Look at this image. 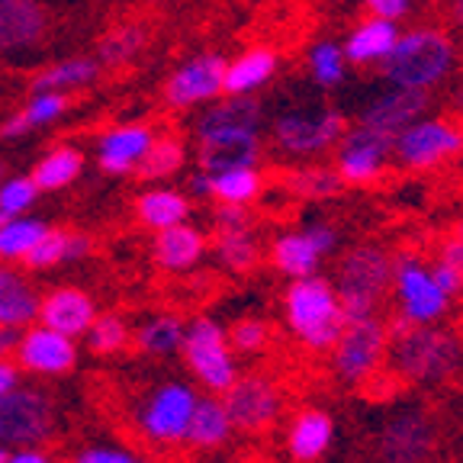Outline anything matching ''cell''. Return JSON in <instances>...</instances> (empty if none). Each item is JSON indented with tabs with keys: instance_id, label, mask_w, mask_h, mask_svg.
Instances as JSON below:
<instances>
[{
	"instance_id": "cell-1",
	"label": "cell",
	"mask_w": 463,
	"mask_h": 463,
	"mask_svg": "<svg viewBox=\"0 0 463 463\" xmlns=\"http://www.w3.org/2000/svg\"><path fill=\"white\" fill-rule=\"evenodd\" d=\"M386 322V370L405 386L448 383L463 367V338L444 322L415 326L402 312H392Z\"/></svg>"
},
{
	"instance_id": "cell-2",
	"label": "cell",
	"mask_w": 463,
	"mask_h": 463,
	"mask_svg": "<svg viewBox=\"0 0 463 463\" xmlns=\"http://www.w3.org/2000/svg\"><path fill=\"white\" fill-rule=\"evenodd\" d=\"M280 312L287 332L309 354H328L347 322L338 289L322 274L293 277L289 287L283 289Z\"/></svg>"
},
{
	"instance_id": "cell-3",
	"label": "cell",
	"mask_w": 463,
	"mask_h": 463,
	"mask_svg": "<svg viewBox=\"0 0 463 463\" xmlns=\"http://www.w3.org/2000/svg\"><path fill=\"white\" fill-rule=\"evenodd\" d=\"M335 289L347 322L380 316L392 293V254L383 245L361 241L347 248L335 268Z\"/></svg>"
},
{
	"instance_id": "cell-4",
	"label": "cell",
	"mask_w": 463,
	"mask_h": 463,
	"mask_svg": "<svg viewBox=\"0 0 463 463\" xmlns=\"http://www.w3.org/2000/svg\"><path fill=\"white\" fill-rule=\"evenodd\" d=\"M383 78L399 87L428 90L454 68V43L441 29H412L392 43L383 58Z\"/></svg>"
},
{
	"instance_id": "cell-5",
	"label": "cell",
	"mask_w": 463,
	"mask_h": 463,
	"mask_svg": "<svg viewBox=\"0 0 463 463\" xmlns=\"http://www.w3.org/2000/svg\"><path fill=\"white\" fill-rule=\"evenodd\" d=\"M332 376L347 390L364 392L386 370V322L383 316L345 322L328 351Z\"/></svg>"
},
{
	"instance_id": "cell-6",
	"label": "cell",
	"mask_w": 463,
	"mask_h": 463,
	"mask_svg": "<svg viewBox=\"0 0 463 463\" xmlns=\"http://www.w3.org/2000/svg\"><path fill=\"white\" fill-rule=\"evenodd\" d=\"M196 399L200 392L187 380H161L138 399L132 425L155 448H181Z\"/></svg>"
},
{
	"instance_id": "cell-7",
	"label": "cell",
	"mask_w": 463,
	"mask_h": 463,
	"mask_svg": "<svg viewBox=\"0 0 463 463\" xmlns=\"http://www.w3.org/2000/svg\"><path fill=\"white\" fill-rule=\"evenodd\" d=\"M181 357L194 376V383L213 396H222L241 373L239 357L229 345V332L213 316H196L184 328Z\"/></svg>"
},
{
	"instance_id": "cell-8",
	"label": "cell",
	"mask_w": 463,
	"mask_h": 463,
	"mask_svg": "<svg viewBox=\"0 0 463 463\" xmlns=\"http://www.w3.org/2000/svg\"><path fill=\"white\" fill-rule=\"evenodd\" d=\"M441 441L438 419L425 405H399L373 434L376 463H428Z\"/></svg>"
},
{
	"instance_id": "cell-9",
	"label": "cell",
	"mask_w": 463,
	"mask_h": 463,
	"mask_svg": "<svg viewBox=\"0 0 463 463\" xmlns=\"http://www.w3.org/2000/svg\"><path fill=\"white\" fill-rule=\"evenodd\" d=\"M58 409L55 399L39 386H16L0 396V444L26 448L55 438Z\"/></svg>"
},
{
	"instance_id": "cell-10",
	"label": "cell",
	"mask_w": 463,
	"mask_h": 463,
	"mask_svg": "<svg viewBox=\"0 0 463 463\" xmlns=\"http://www.w3.org/2000/svg\"><path fill=\"white\" fill-rule=\"evenodd\" d=\"M392 297H396V312H402L415 326L444 322L450 312V299L434 283L425 258L415 251L392 254Z\"/></svg>"
},
{
	"instance_id": "cell-11",
	"label": "cell",
	"mask_w": 463,
	"mask_h": 463,
	"mask_svg": "<svg viewBox=\"0 0 463 463\" xmlns=\"http://www.w3.org/2000/svg\"><path fill=\"white\" fill-rule=\"evenodd\" d=\"M222 402L235 431L245 434H268L283 419V390L268 373H239Z\"/></svg>"
},
{
	"instance_id": "cell-12",
	"label": "cell",
	"mask_w": 463,
	"mask_h": 463,
	"mask_svg": "<svg viewBox=\"0 0 463 463\" xmlns=\"http://www.w3.org/2000/svg\"><path fill=\"white\" fill-rule=\"evenodd\" d=\"M347 132V119L338 109H287L274 119V142L283 155L309 158L338 145Z\"/></svg>"
},
{
	"instance_id": "cell-13",
	"label": "cell",
	"mask_w": 463,
	"mask_h": 463,
	"mask_svg": "<svg viewBox=\"0 0 463 463\" xmlns=\"http://www.w3.org/2000/svg\"><path fill=\"white\" fill-rule=\"evenodd\" d=\"M463 152V129L450 119H415L392 138V155L409 171H428Z\"/></svg>"
},
{
	"instance_id": "cell-14",
	"label": "cell",
	"mask_w": 463,
	"mask_h": 463,
	"mask_svg": "<svg viewBox=\"0 0 463 463\" xmlns=\"http://www.w3.org/2000/svg\"><path fill=\"white\" fill-rule=\"evenodd\" d=\"M338 229L328 222H309L303 229H287L270 241V264L283 277L318 274V264L338 251Z\"/></svg>"
},
{
	"instance_id": "cell-15",
	"label": "cell",
	"mask_w": 463,
	"mask_h": 463,
	"mask_svg": "<svg viewBox=\"0 0 463 463\" xmlns=\"http://www.w3.org/2000/svg\"><path fill=\"white\" fill-rule=\"evenodd\" d=\"M213 251L229 274H248L258 268L260 241L254 235L248 206H229L219 203L213 216Z\"/></svg>"
},
{
	"instance_id": "cell-16",
	"label": "cell",
	"mask_w": 463,
	"mask_h": 463,
	"mask_svg": "<svg viewBox=\"0 0 463 463\" xmlns=\"http://www.w3.org/2000/svg\"><path fill=\"white\" fill-rule=\"evenodd\" d=\"M14 361L23 373L33 376H65L78 367V338L55 332L49 326H26L20 328Z\"/></svg>"
},
{
	"instance_id": "cell-17",
	"label": "cell",
	"mask_w": 463,
	"mask_h": 463,
	"mask_svg": "<svg viewBox=\"0 0 463 463\" xmlns=\"http://www.w3.org/2000/svg\"><path fill=\"white\" fill-rule=\"evenodd\" d=\"M222 74H225V58L216 55V52H200V55L187 58L165 84L167 107L194 109L200 103L219 100L222 97Z\"/></svg>"
},
{
	"instance_id": "cell-18",
	"label": "cell",
	"mask_w": 463,
	"mask_h": 463,
	"mask_svg": "<svg viewBox=\"0 0 463 463\" xmlns=\"http://www.w3.org/2000/svg\"><path fill=\"white\" fill-rule=\"evenodd\" d=\"M338 425L322 405H303L283 428V450L293 463H322L335 448Z\"/></svg>"
},
{
	"instance_id": "cell-19",
	"label": "cell",
	"mask_w": 463,
	"mask_h": 463,
	"mask_svg": "<svg viewBox=\"0 0 463 463\" xmlns=\"http://www.w3.org/2000/svg\"><path fill=\"white\" fill-rule=\"evenodd\" d=\"M392 155V142L376 132L357 129L345 132L341 138V152H338V167L335 171L341 174L345 184H354V187H364V184H373L383 177L386 171V158Z\"/></svg>"
},
{
	"instance_id": "cell-20",
	"label": "cell",
	"mask_w": 463,
	"mask_h": 463,
	"mask_svg": "<svg viewBox=\"0 0 463 463\" xmlns=\"http://www.w3.org/2000/svg\"><path fill=\"white\" fill-rule=\"evenodd\" d=\"M428 107V90L419 87H390L373 103H367L361 113V126L383 138H396L405 126H412Z\"/></svg>"
},
{
	"instance_id": "cell-21",
	"label": "cell",
	"mask_w": 463,
	"mask_h": 463,
	"mask_svg": "<svg viewBox=\"0 0 463 463\" xmlns=\"http://www.w3.org/2000/svg\"><path fill=\"white\" fill-rule=\"evenodd\" d=\"M264 142L254 129H222L196 138L200 171H229V167H258Z\"/></svg>"
},
{
	"instance_id": "cell-22",
	"label": "cell",
	"mask_w": 463,
	"mask_h": 463,
	"mask_svg": "<svg viewBox=\"0 0 463 463\" xmlns=\"http://www.w3.org/2000/svg\"><path fill=\"white\" fill-rule=\"evenodd\" d=\"M206 248H210V239L203 235V229H196L190 222H177L171 229L155 232L152 264L161 274L184 277L200 268V260L206 258Z\"/></svg>"
},
{
	"instance_id": "cell-23",
	"label": "cell",
	"mask_w": 463,
	"mask_h": 463,
	"mask_svg": "<svg viewBox=\"0 0 463 463\" xmlns=\"http://www.w3.org/2000/svg\"><path fill=\"white\" fill-rule=\"evenodd\" d=\"M155 142V129L145 123H123V126H109L100 138H97V165L103 174H113V177H126V174H136L138 161L145 158L148 145Z\"/></svg>"
},
{
	"instance_id": "cell-24",
	"label": "cell",
	"mask_w": 463,
	"mask_h": 463,
	"mask_svg": "<svg viewBox=\"0 0 463 463\" xmlns=\"http://www.w3.org/2000/svg\"><path fill=\"white\" fill-rule=\"evenodd\" d=\"M97 318L94 297L80 287H55L45 297H39L36 322L68 335V338H84L90 322Z\"/></svg>"
},
{
	"instance_id": "cell-25",
	"label": "cell",
	"mask_w": 463,
	"mask_h": 463,
	"mask_svg": "<svg viewBox=\"0 0 463 463\" xmlns=\"http://www.w3.org/2000/svg\"><path fill=\"white\" fill-rule=\"evenodd\" d=\"M190 190L203 200L229 203V206H251L264 194V177L258 167H229V171H196Z\"/></svg>"
},
{
	"instance_id": "cell-26",
	"label": "cell",
	"mask_w": 463,
	"mask_h": 463,
	"mask_svg": "<svg viewBox=\"0 0 463 463\" xmlns=\"http://www.w3.org/2000/svg\"><path fill=\"white\" fill-rule=\"evenodd\" d=\"M49 14L39 0H0V52H26L45 39Z\"/></svg>"
},
{
	"instance_id": "cell-27",
	"label": "cell",
	"mask_w": 463,
	"mask_h": 463,
	"mask_svg": "<svg viewBox=\"0 0 463 463\" xmlns=\"http://www.w3.org/2000/svg\"><path fill=\"white\" fill-rule=\"evenodd\" d=\"M232 434H235V425H232L229 412H225L222 396L206 392V396L196 399L184 444L190 450H196V454H216L232 441Z\"/></svg>"
},
{
	"instance_id": "cell-28",
	"label": "cell",
	"mask_w": 463,
	"mask_h": 463,
	"mask_svg": "<svg viewBox=\"0 0 463 463\" xmlns=\"http://www.w3.org/2000/svg\"><path fill=\"white\" fill-rule=\"evenodd\" d=\"M277 52L268 45H258V49L241 52L235 61H225L222 74V94L225 97H245L260 90L264 84H270V78L277 74Z\"/></svg>"
},
{
	"instance_id": "cell-29",
	"label": "cell",
	"mask_w": 463,
	"mask_h": 463,
	"mask_svg": "<svg viewBox=\"0 0 463 463\" xmlns=\"http://www.w3.org/2000/svg\"><path fill=\"white\" fill-rule=\"evenodd\" d=\"M39 316V293L23 270L0 260V326L26 328Z\"/></svg>"
},
{
	"instance_id": "cell-30",
	"label": "cell",
	"mask_w": 463,
	"mask_h": 463,
	"mask_svg": "<svg viewBox=\"0 0 463 463\" xmlns=\"http://www.w3.org/2000/svg\"><path fill=\"white\" fill-rule=\"evenodd\" d=\"M94 251V241L84 232L71 229H45L43 239L33 245V251L23 258L29 270H52L61 268V264H74V260H84L87 254Z\"/></svg>"
},
{
	"instance_id": "cell-31",
	"label": "cell",
	"mask_w": 463,
	"mask_h": 463,
	"mask_svg": "<svg viewBox=\"0 0 463 463\" xmlns=\"http://www.w3.org/2000/svg\"><path fill=\"white\" fill-rule=\"evenodd\" d=\"M68 107H71V97L61 94V90H33L29 100L0 126V136L14 142V138H23L29 132L45 129V126L58 123L68 113Z\"/></svg>"
},
{
	"instance_id": "cell-32",
	"label": "cell",
	"mask_w": 463,
	"mask_h": 463,
	"mask_svg": "<svg viewBox=\"0 0 463 463\" xmlns=\"http://www.w3.org/2000/svg\"><path fill=\"white\" fill-rule=\"evenodd\" d=\"M264 123V107L254 100V94L245 97H225V100H213L210 109H203L200 119L194 126V136H210V132H222V129H254L260 132Z\"/></svg>"
},
{
	"instance_id": "cell-33",
	"label": "cell",
	"mask_w": 463,
	"mask_h": 463,
	"mask_svg": "<svg viewBox=\"0 0 463 463\" xmlns=\"http://www.w3.org/2000/svg\"><path fill=\"white\" fill-rule=\"evenodd\" d=\"M190 213H194L190 196L181 194V190H171V187L145 190V194H138V200H136V219L152 232L171 229V225H177V222H187Z\"/></svg>"
},
{
	"instance_id": "cell-34",
	"label": "cell",
	"mask_w": 463,
	"mask_h": 463,
	"mask_svg": "<svg viewBox=\"0 0 463 463\" xmlns=\"http://www.w3.org/2000/svg\"><path fill=\"white\" fill-rule=\"evenodd\" d=\"M396 39H399L396 23L383 20V16H370V20L357 23V26L351 29V36H347V43H345V61H354V65L380 61V58L392 49Z\"/></svg>"
},
{
	"instance_id": "cell-35",
	"label": "cell",
	"mask_w": 463,
	"mask_h": 463,
	"mask_svg": "<svg viewBox=\"0 0 463 463\" xmlns=\"http://www.w3.org/2000/svg\"><path fill=\"white\" fill-rule=\"evenodd\" d=\"M145 45H148V26L138 20H126L103 33L94 58L100 61V68H126L142 55Z\"/></svg>"
},
{
	"instance_id": "cell-36",
	"label": "cell",
	"mask_w": 463,
	"mask_h": 463,
	"mask_svg": "<svg viewBox=\"0 0 463 463\" xmlns=\"http://www.w3.org/2000/svg\"><path fill=\"white\" fill-rule=\"evenodd\" d=\"M84 171V155L74 145H55L33 167V181H36L39 194H58V190L71 187Z\"/></svg>"
},
{
	"instance_id": "cell-37",
	"label": "cell",
	"mask_w": 463,
	"mask_h": 463,
	"mask_svg": "<svg viewBox=\"0 0 463 463\" xmlns=\"http://www.w3.org/2000/svg\"><path fill=\"white\" fill-rule=\"evenodd\" d=\"M100 61L90 55H71L61 58L55 65L43 68V71L33 78V90H61V94H71L80 87H90L100 78Z\"/></svg>"
},
{
	"instance_id": "cell-38",
	"label": "cell",
	"mask_w": 463,
	"mask_h": 463,
	"mask_svg": "<svg viewBox=\"0 0 463 463\" xmlns=\"http://www.w3.org/2000/svg\"><path fill=\"white\" fill-rule=\"evenodd\" d=\"M184 322L171 312H158V316L145 318L142 326L136 328L132 341L136 347L142 351L145 357H174L181 354V345H184Z\"/></svg>"
},
{
	"instance_id": "cell-39",
	"label": "cell",
	"mask_w": 463,
	"mask_h": 463,
	"mask_svg": "<svg viewBox=\"0 0 463 463\" xmlns=\"http://www.w3.org/2000/svg\"><path fill=\"white\" fill-rule=\"evenodd\" d=\"M347 184L341 181V174L335 167L326 165H309V167H297V171L287 174V190L299 200L309 203H322V200H335V196L345 190Z\"/></svg>"
},
{
	"instance_id": "cell-40",
	"label": "cell",
	"mask_w": 463,
	"mask_h": 463,
	"mask_svg": "<svg viewBox=\"0 0 463 463\" xmlns=\"http://www.w3.org/2000/svg\"><path fill=\"white\" fill-rule=\"evenodd\" d=\"M187 161V145L177 136H155V142L148 145L145 158L138 161L136 174L138 181H167L181 171Z\"/></svg>"
},
{
	"instance_id": "cell-41",
	"label": "cell",
	"mask_w": 463,
	"mask_h": 463,
	"mask_svg": "<svg viewBox=\"0 0 463 463\" xmlns=\"http://www.w3.org/2000/svg\"><path fill=\"white\" fill-rule=\"evenodd\" d=\"M45 229H49L45 219L10 216L7 222H4V229H0V260H7V264L23 260L33 251V245L45 235Z\"/></svg>"
},
{
	"instance_id": "cell-42",
	"label": "cell",
	"mask_w": 463,
	"mask_h": 463,
	"mask_svg": "<svg viewBox=\"0 0 463 463\" xmlns=\"http://www.w3.org/2000/svg\"><path fill=\"white\" fill-rule=\"evenodd\" d=\"M87 338V347L100 357H109V354H119L126 351L132 341V332L126 326L123 318L116 316V312H97V318L90 322V328L84 332Z\"/></svg>"
},
{
	"instance_id": "cell-43",
	"label": "cell",
	"mask_w": 463,
	"mask_h": 463,
	"mask_svg": "<svg viewBox=\"0 0 463 463\" xmlns=\"http://www.w3.org/2000/svg\"><path fill=\"white\" fill-rule=\"evenodd\" d=\"M229 332V345L235 354H245V357H258L264 354L270 347V341H274V328H270L268 318H258V316H245L239 318L232 328H225Z\"/></svg>"
},
{
	"instance_id": "cell-44",
	"label": "cell",
	"mask_w": 463,
	"mask_h": 463,
	"mask_svg": "<svg viewBox=\"0 0 463 463\" xmlns=\"http://www.w3.org/2000/svg\"><path fill=\"white\" fill-rule=\"evenodd\" d=\"M309 74L318 87H335L345 80V52L335 43H318L309 52Z\"/></svg>"
},
{
	"instance_id": "cell-45",
	"label": "cell",
	"mask_w": 463,
	"mask_h": 463,
	"mask_svg": "<svg viewBox=\"0 0 463 463\" xmlns=\"http://www.w3.org/2000/svg\"><path fill=\"white\" fill-rule=\"evenodd\" d=\"M39 200V187L29 174H16V177H4L0 181V213L7 216H23L33 210Z\"/></svg>"
},
{
	"instance_id": "cell-46",
	"label": "cell",
	"mask_w": 463,
	"mask_h": 463,
	"mask_svg": "<svg viewBox=\"0 0 463 463\" xmlns=\"http://www.w3.org/2000/svg\"><path fill=\"white\" fill-rule=\"evenodd\" d=\"M138 454L119 444H87L71 457V463H136Z\"/></svg>"
},
{
	"instance_id": "cell-47",
	"label": "cell",
	"mask_w": 463,
	"mask_h": 463,
	"mask_svg": "<svg viewBox=\"0 0 463 463\" xmlns=\"http://www.w3.org/2000/svg\"><path fill=\"white\" fill-rule=\"evenodd\" d=\"M364 4H367L373 16H383V20H392V23L409 14V0H364Z\"/></svg>"
},
{
	"instance_id": "cell-48",
	"label": "cell",
	"mask_w": 463,
	"mask_h": 463,
	"mask_svg": "<svg viewBox=\"0 0 463 463\" xmlns=\"http://www.w3.org/2000/svg\"><path fill=\"white\" fill-rule=\"evenodd\" d=\"M4 463H55L49 450H43V444H26V448L7 450V460Z\"/></svg>"
},
{
	"instance_id": "cell-49",
	"label": "cell",
	"mask_w": 463,
	"mask_h": 463,
	"mask_svg": "<svg viewBox=\"0 0 463 463\" xmlns=\"http://www.w3.org/2000/svg\"><path fill=\"white\" fill-rule=\"evenodd\" d=\"M23 380V370L20 364L14 361V357H0V396L10 390H16Z\"/></svg>"
},
{
	"instance_id": "cell-50",
	"label": "cell",
	"mask_w": 463,
	"mask_h": 463,
	"mask_svg": "<svg viewBox=\"0 0 463 463\" xmlns=\"http://www.w3.org/2000/svg\"><path fill=\"white\" fill-rule=\"evenodd\" d=\"M16 341H20V328L0 326V357H14Z\"/></svg>"
},
{
	"instance_id": "cell-51",
	"label": "cell",
	"mask_w": 463,
	"mask_h": 463,
	"mask_svg": "<svg viewBox=\"0 0 463 463\" xmlns=\"http://www.w3.org/2000/svg\"><path fill=\"white\" fill-rule=\"evenodd\" d=\"M454 7H457V20H460V23H463V0H457Z\"/></svg>"
},
{
	"instance_id": "cell-52",
	"label": "cell",
	"mask_w": 463,
	"mask_h": 463,
	"mask_svg": "<svg viewBox=\"0 0 463 463\" xmlns=\"http://www.w3.org/2000/svg\"><path fill=\"white\" fill-rule=\"evenodd\" d=\"M7 450H10V448H4V444H0V463L7 460Z\"/></svg>"
},
{
	"instance_id": "cell-53",
	"label": "cell",
	"mask_w": 463,
	"mask_h": 463,
	"mask_svg": "<svg viewBox=\"0 0 463 463\" xmlns=\"http://www.w3.org/2000/svg\"><path fill=\"white\" fill-rule=\"evenodd\" d=\"M454 235H457V239L463 241V219H460V225H457V232H454Z\"/></svg>"
},
{
	"instance_id": "cell-54",
	"label": "cell",
	"mask_w": 463,
	"mask_h": 463,
	"mask_svg": "<svg viewBox=\"0 0 463 463\" xmlns=\"http://www.w3.org/2000/svg\"><path fill=\"white\" fill-rule=\"evenodd\" d=\"M136 463H158V460H152V457H138Z\"/></svg>"
},
{
	"instance_id": "cell-55",
	"label": "cell",
	"mask_w": 463,
	"mask_h": 463,
	"mask_svg": "<svg viewBox=\"0 0 463 463\" xmlns=\"http://www.w3.org/2000/svg\"><path fill=\"white\" fill-rule=\"evenodd\" d=\"M7 219H10L7 213H0V229H4V222H7Z\"/></svg>"
},
{
	"instance_id": "cell-56",
	"label": "cell",
	"mask_w": 463,
	"mask_h": 463,
	"mask_svg": "<svg viewBox=\"0 0 463 463\" xmlns=\"http://www.w3.org/2000/svg\"><path fill=\"white\" fill-rule=\"evenodd\" d=\"M0 181H4V167H0Z\"/></svg>"
}]
</instances>
